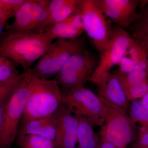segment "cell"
<instances>
[{
  "mask_svg": "<svg viewBox=\"0 0 148 148\" xmlns=\"http://www.w3.org/2000/svg\"><path fill=\"white\" fill-rule=\"evenodd\" d=\"M53 42L45 32L9 33L0 42V55L27 71L47 52Z\"/></svg>",
  "mask_w": 148,
  "mask_h": 148,
  "instance_id": "6da1fadb",
  "label": "cell"
},
{
  "mask_svg": "<svg viewBox=\"0 0 148 148\" xmlns=\"http://www.w3.org/2000/svg\"><path fill=\"white\" fill-rule=\"evenodd\" d=\"M6 103L0 130V148H11L16 140L21 119L33 89L34 73L29 69Z\"/></svg>",
  "mask_w": 148,
  "mask_h": 148,
  "instance_id": "7a4b0ae2",
  "label": "cell"
},
{
  "mask_svg": "<svg viewBox=\"0 0 148 148\" xmlns=\"http://www.w3.org/2000/svg\"><path fill=\"white\" fill-rule=\"evenodd\" d=\"M61 105L62 93L57 82L53 79H42L34 73V88L19 126L30 121L53 114Z\"/></svg>",
  "mask_w": 148,
  "mask_h": 148,
  "instance_id": "3957f363",
  "label": "cell"
},
{
  "mask_svg": "<svg viewBox=\"0 0 148 148\" xmlns=\"http://www.w3.org/2000/svg\"><path fill=\"white\" fill-rule=\"evenodd\" d=\"M99 97L104 119L99 132L101 140L120 148H127L136 136L135 126L127 111Z\"/></svg>",
  "mask_w": 148,
  "mask_h": 148,
  "instance_id": "277c9868",
  "label": "cell"
},
{
  "mask_svg": "<svg viewBox=\"0 0 148 148\" xmlns=\"http://www.w3.org/2000/svg\"><path fill=\"white\" fill-rule=\"evenodd\" d=\"M85 50L82 38L58 39L53 42L32 70L41 78L49 79L57 75L71 56Z\"/></svg>",
  "mask_w": 148,
  "mask_h": 148,
  "instance_id": "5b68a950",
  "label": "cell"
},
{
  "mask_svg": "<svg viewBox=\"0 0 148 148\" xmlns=\"http://www.w3.org/2000/svg\"><path fill=\"white\" fill-rule=\"evenodd\" d=\"M99 61L94 54L87 51L77 53L68 59L53 80L64 89L84 87Z\"/></svg>",
  "mask_w": 148,
  "mask_h": 148,
  "instance_id": "8992f818",
  "label": "cell"
},
{
  "mask_svg": "<svg viewBox=\"0 0 148 148\" xmlns=\"http://www.w3.org/2000/svg\"><path fill=\"white\" fill-rule=\"evenodd\" d=\"M61 90L62 104L72 113L83 117L93 127L103 125V108L99 96L85 87Z\"/></svg>",
  "mask_w": 148,
  "mask_h": 148,
  "instance_id": "52a82bcc",
  "label": "cell"
},
{
  "mask_svg": "<svg viewBox=\"0 0 148 148\" xmlns=\"http://www.w3.org/2000/svg\"><path fill=\"white\" fill-rule=\"evenodd\" d=\"M132 40V37L121 27L117 26L110 30L108 46L100 54L98 66L88 82L96 85L105 82L110 73L111 69L119 64L122 58L125 56Z\"/></svg>",
  "mask_w": 148,
  "mask_h": 148,
  "instance_id": "ba28073f",
  "label": "cell"
},
{
  "mask_svg": "<svg viewBox=\"0 0 148 148\" xmlns=\"http://www.w3.org/2000/svg\"><path fill=\"white\" fill-rule=\"evenodd\" d=\"M84 31L100 54L106 49L110 40V30L104 14L93 0H81Z\"/></svg>",
  "mask_w": 148,
  "mask_h": 148,
  "instance_id": "9c48e42d",
  "label": "cell"
},
{
  "mask_svg": "<svg viewBox=\"0 0 148 148\" xmlns=\"http://www.w3.org/2000/svg\"><path fill=\"white\" fill-rule=\"evenodd\" d=\"M56 132L53 142L56 148H76L78 121L76 117L62 104L54 113Z\"/></svg>",
  "mask_w": 148,
  "mask_h": 148,
  "instance_id": "30bf717a",
  "label": "cell"
},
{
  "mask_svg": "<svg viewBox=\"0 0 148 148\" xmlns=\"http://www.w3.org/2000/svg\"><path fill=\"white\" fill-rule=\"evenodd\" d=\"M56 132V118L53 114L49 116L30 121L20 125L16 139L32 135L40 136L53 142Z\"/></svg>",
  "mask_w": 148,
  "mask_h": 148,
  "instance_id": "8fae6325",
  "label": "cell"
},
{
  "mask_svg": "<svg viewBox=\"0 0 148 148\" xmlns=\"http://www.w3.org/2000/svg\"><path fill=\"white\" fill-rule=\"evenodd\" d=\"M99 96L115 106L128 110L130 104L119 80L114 73H110L105 82L97 85Z\"/></svg>",
  "mask_w": 148,
  "mask_h": 148,
  "instance_id": "7c38bea8",
  "label": "cell"
},
{
  "mask_svg": "<svg viewBox=\"0 0 148 148\" xmlns=\"http://www.w3.org/2000/svg\"><path fill=\"white\" fill-rule=\"evenodd\" d=\"M34 1L27 0L16 12L13 23L8 26L9 33H31Z\"/></svg>",
  "mask_w": 148,
  "mask_h": 148,
  "instance_id": "4fadbf2b",
  "label": "cell"
},
{
  "mask_svg": "<svg viewBox=\"0 0 148 148\" xmlns=\"http://www.w3.org/2000/svg\"><path fill=\"white\" fill-rule=\"evenodd\" d=\"M75 116L78 121L76 148H98L100 142L93 127L83 117Z\"/></svg>",
  "mask_w": 148,
  "mask_h": 148,
  "instance_id": "5bb4252c",
  "label": "cell"
},
{
  "mask_svg": "<svg viewBox=\"0 0 148 148\" xmlns=\"http://www.w3.org/2000/svg\"><path fill=\"white\" fill-rule=\"evenodd\" d=\"M96 5L103 14L112 19L121 27H127L135 22L138 15H134L125 12L117 8L103 4L99 0H93Z\"/></svg>",
  "mask_w": 148,
  "mask_h": 148,
  "instance_id": "9a60e30c",
  "label": "cell"
},
{
  "mask_svg": "<svg viewBox=\"0 0 148 148\" xmlns=\"http://www.w3.org/2000/svg\"><path fill=\"white\" fill-rule=\"evenodd\" d=\"M48 0H34L32 8V25L31 33L42 34L45 30L48 18Z\"/></svg>",
  "mask_w": 148,
  "mask_h": 148,
  "instance_id": "2e32d148",
  "label": "cell"
},
{
  "mask_svg": "<svg viewBox=\"0 0 148 148\" xmlns=\"http://www.w3.org/2000/svg\"><path fill=\"white\" fill-rule=\"evenodd\" d=\"M128 115L135 127L139 125V136L148 132V110L141 101L136 100L130 104Z\"/></svg>",
  "mask_w": 148,
  "mask_h": 148,
  "instance_id": "e0dca14e",
  "label": "cell"
},
{
  "mask_svg": "<svg viewBox=\"0 0 148 148\" xmlns=\"http://www.w3.org/2000/svg\"><path fill=\"white\" fill-rule=\"evenodd\" d=\"M84 31L75 28L64 21L53 25L45 32L53 41L56 39L72 40L77 38Z\"/></svg>",
  "mask_w": 148,
  "mask_h": 148,
  "instance_id": "ac0fdd59",
  "label": "cell"
},
{
  "mask_svg": "<svg viewBox=\"0 0 148 148\" xmlns=\"http://www.w3.org/2000/svg\"><path fill=\"white\" fill-rule=\"evenodd\" d=\"M79 1L78 0H67L66 2L61 7L49 14L46 23L45 32H46L53 25L67 19L75 10Z\"/></svg>",
  "mask_w": 148,
  "mask_h": 148,
  "instance_id": "d6986e66",
  "label": "cell"
},
{
  "mask_svg": "<svg viewBox=\"0 0 148 148\" xmlns=\"http://www.w3.org/2000/svg\"><path fill=\"white\" fill-rule=\"evenodd\" d=\"M140 2L141 10L132 25V38H148V1Z\"/></svg>",
  "mask_w": 148,
  "mask_h": 148,
  "instance_id": "ffe728a7",
  "label": "cell"
},
{
  "mask_svg": "<svg viewBox=\"0 0 148 148\" xmlns=\"http://www.w3.org/2000/svg\"><path fill=\"white\" fill-rule=\"evenodd\" d=\"M128 53L135 65V71H148V55L145 51L132 38Z\"/></svg>",
  "mask_w": 148,
  "mask_h": 148,
  "instance_id": "44dd1931",
  "label": "cell"
},
{
  "mask_svg": "<svg viewBox=\"0 0 148 148\" xmlns=\"http://www.w3.org/2000/svg\"><path fill=\"white\" fill-rule=\"evenodd\" d=\"M113 73L119 80L123 88L139 84L148 80V71H134L129 73H123L119 69Z\"/></svg>",
  "mask_w": 148,
  "mask_h": 148,
  "instance_id": "7402d4cb",
  "label": "cell"
},
{
  "mask_svg": "<svg viewBox=\"0 0 148 148\" xmlns=\"http://www.w3.org/2000/svg\"><path fill=\"white\" fill-rule=\"evenodd\" d=\"M19 148H56L53 141L36 135H27L16 140Z\"/></svg>",
  "mask_w": 148,
  "mask_h": 148,
  "instance_id": "603a6c76",
  "label": "cell"
},
{
  "mask_svg": "<svg viewBox=\"0 0 148 148\" xmlns=\"http://www.w3.org/2000/svg\"><path fill=\"white\" fill-rule=\"evenodd\" d=\"M16 63L0 55V82L8 81L18 75Z\"/></svg>",
  "mask_w": 148,
  "mask_h": 148,
  "instance_id": "cb8c5ba5",
  "label": "cell"
},
{
  "mask_svg": "<svg viewBox=\"0 0 148 148\" xmlns=\"http://www.w3.org/2000/svg\"><path fill=\"white\" fill-rule=\"evenodd\" d=\"M24 74H19L12 79L0 82V105L6 103L14 89L23 79Z\"/></svg>",
  "mask_w": 148,
  "mask_h": 148,
  "instance_id": "d4e9b609",
  "label": "cell"
},
{
  "mask_svg": "<svg viewBox=\"0 0 148 148\" xmlns=\"http://www.w3.org/2000/svg\"><path fill=\"white\" fill-rule=\"evenodd\" d=\"M105 5L121 9L125 12L137 15V9L140 3L138 0H99Z\"/></svg>",
  "mask_w": 148,
  "mask_h": 148,
  "instance_id": "484cf974",
  "label": "cell"
},
{
  "mask_svg": "<svg viewBox=\"0 0 148 148\" xmlns=\"http://www.w3.org/2000/svg\"><path fill=\"white\" fill-rule=\"evenodd\" d=\"M123 89L129 101L142 99L148 93V80Z\"/></svg>",
  "mask_w": 148,
  "mask_h": 148,
  "instance_id": "4316f807",
  "label": "cell"
},
{
  "mask_svg": "<svg viewBox=\"0 0 148 148\" xmlns=\"http://www.w3.org/2000/svg\"><path fill=\"white\" fill-rule=\"evenodd\" d=\"M27 0H0V5L14 16L16 12Z\"/></svg>",
  "mask_w": 148,
  "mask_h": 148,
  "instance_id": "83f0119b",
  "label": "cell"
},
{
  "mask_svg": "<svg viewBox=\"0 0 148 148\" xmlns=\"http://www.w3.org/2000/svg\"><path fill=\"white\" fill-rule=\"evenodd\" d=\"M120 71L123 73H127L135 71L134 62L130 58L125 56L123 57L120 62Z\"/></svg>",
  "mask_w": 148,
  "mask_h": 148,
  "instance_id": "f1b7e54d",
  "label": "cell"
},
{
  "mask_svg": "<svg viewBox=\"0 0 148 148\" xmlns=\"http://www.w3.org/2000/svg\"><path fill=\"white\" fill-rule=\"evenodd\" d=\"M138 137L131 148H148V132Z\"/></svg>",
  "mask_w": 148,
  "mask_h": 148,
  "instance_id": "f546056e",
  "label": "cell"
},
{
  "mask_svg": "<svg viewBox=\"0 0 148 148\" xmlns=\"http://www.w3.org/2000/svg\"><path fill=\"white\" fill-rule=\"evenodd\" d=\"M13 17L12 14L7 12L0 5V24L4 27L9 19Z\"/></svg>",
  "mask_w": 148,
  "mask_h": 148,
  "instance_id": "4dcf8cb0",
  "label": "cell"
},
{
  "mask_svg": "<svg viewBox=\"0 0 148 148\" xmlns=\"http://www.w3.org/2000/svg\"><path fill=\"white\" fill-rule=\"evenodd\" d=\"M134 40L144 49L148 55V38H141Z\"/></svg>",
  "mask_w": 148,
  "mask_h": 148,
  "instance_id": "1f68e13d",
  "label": "cell"
},
{
  "mask_svg": "<svg viewBox=\"0 0 148 148\" xmlns=\"http://www.w3.org/2000/svg\"><path fill=\"white\" fill-rule=\"evenodd\" d=\"M98 148H121L105 140H101Z\"/></svg>",
  "mask_w": 148,
  "mask_h": 148,
  "instance_id": "d6a6232c",
  "label": "cell"
},
{
  "mask_svg": "<svg viewBox=\"0 0 148 148\" xmlns=\"http://www.w3.org/2000/svg\"><path fill=\"white\" fill-rule=\"evenodd\" d=\"M5 105H0V130L1 127L2 125L4 110Z\"/></svg>",
  "mask_w": 148,
  "mask_h": 148,
  "instance_id": "836d02e7",
  "label": "cell"
},
{
  "mask_svg": "<svg viewBox=\"0 0 148 148\" xmlns=\"http://www.w3.org/2000/svg\"><path fill=\"white\" fill-rule=\"evenodd\" d=\"M140 101L148 110V93H147L142 99H141Z\"/></svg>",
  "mask_w": 148,
  "mask_h": 148,
  "instance_id": "e575fe53",
  "label": "cell"
},
{
  "mask_svg": "<svg viewBox=\"0 0 148 148\" xmlns=\"http://www.w3.org/2000/svg\"><path fill=\"white\" fill-rule=\"evenodd\" d=\"M3 27H2V26L0 24V33H1V31L2 29H3Z\"/></svg>",
  "mask_w": 148,
  "mask_h": 148,
  "instance_id": "d590c367",
  "label": "cell"
}]
</instances>
